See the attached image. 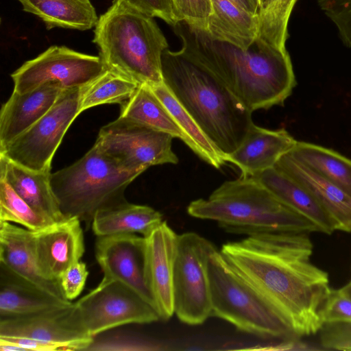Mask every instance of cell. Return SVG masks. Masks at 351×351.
Segmentation results:
<instances>
[{
    "mask_svg": "<svg viewBox=\"0 0 351 351\" xmlns=\"http://www.w3.org/2000/svg\"><path fill=\"white\" fill-rule=\"evenodd\" d=\"M217 249L193 232L178 235L173 268L174 313L183 323L195 326L211 316L208 261Z\"/></svg>",
    "mask_w": 351,
    "mask_h": 351,
    "instance_id": "obj_8",
    "label": "cell"
},
{
    "mask_svg": "<svg viewBox=\"0 0 351 351\" xmlns=\"http://www.w3.org/2000/svg\"><path fill=\"white\" fill-rule=\"evenodd\" d=\"M75 305L84 328L93 337L122 325L160 319L149 303L119 280H101Z\"/></svg>",
    "mask_w": 351,
    "mask_h": 351,
    "instance_id": "obj_11",
    "label": "cell"
},
{
    "mask_svg": "<svg viewBox=\"0 0 351 351\" xmlns=\"http://www.w3.org/2000/svg\"><path fill=\"white\" fill-rule=\"evenodd\" d=\"M296 141L283 128L269 130L253 123L240 145L226 159L240 169L241 176H254L274 167Z\"/></svg>",
    "mask_w": 351,
    "mask_h": 351,
    "instance_id": "obj_18",
    "label": "cell"
},
{
    "mask_svg": "<svg viewBox=\"0 0 351 351\" xmlns=\"http://www.w3.org/2000/svg\"><path fill=\"white\" fill-rule=\"evenodd\" d=\"M163 83L226 156L242 143L253 123L252 112L219 81L180 51L165 50Z\"/></svg>",
    "mask_w": 351,
    "mask_h": 351,
    "instance_id": "obj_3",
    "label": "cell"
},
{
    "mask_svg": "<svg viewBox=\"0 0 351 351\" xmlns=\"http://www.w3.org/2000/svg\"><path fill=\"white\" fill-rule=\"evenodd\" d=\"M130 5L151 17H158L170 25L178 22L175 16L171 0H125Z\"/></svg>",
    "mask_w": 351,
    "mask_h": 351,
    "instance_id": "obj_38",
    "label": "cell"
},
{
    "mask_svg": "<svg viewBox=\"0 0 351 351\" xmlns=\"http://www.w3.org/2000/svg\"><path fill=\"white\" fill-rule=\"evenodd\" d=\"M95 250L103 280L125 283L154 308L145 280L144 237L136 234L97 237Z\"/></svg>",
    "mask_w": 351,
    "mask_h": 351,
    "instance_id": "obj_14",
    "label": "cell"
},
{
    "mask_svg": "<svg viewBox=\"0 0 351 351\" xmlns=\"http://www.w3.org/2000/svg\"><path fill=\"white\" fill-rule=\"evenodd\" d=\"M320 8L336 26L343 44L351 48V0H317Z\"/></svg>",
    "mask_w": 351,
    "mask_h": 351,
    "instance_id": "obj_34",
    "label": "cell"
},
{
    "mask_svg": "<svg viewBox=\"0 0 351 351\" xmlns=\"http://www.w3.org/2000/svg\"><path fill=\"white\" fill-rule=\"evenodd\" d=\"M298 0H268L258 11V38L281 51H287L288 23Z\"/></svg>",
    "mask_w": 351,
    "mask_h": 351,
    "instance_id": "obj_31",
    "label": "cell"
},
{
    "mask_svg": "<svg viewBox=\"0 0 351 351\" xmlns=\"http://www.w3.org/2000/svg\"><path fill=\"white\" fill-rule=\"evenodd\" d=\"M308 234H253L223 244L220 251L298 337L318 332L331 289L328 274L310 261L313 244Z\"/></svg>",
    "mask_w": 351,
    "mask_h": 351,
    "instance_id": "obj_1",
    "label": "cell"
},
{
    "mask_svg": "<svg viewBox=\"0 0 351 351\" xmlns=\"http://www.w3.org/2000/svg\"><path fill=\"white\" fill-rule=\"evenodd\" d=\"M0 221L15 223L33 232L39 231L56 223L33 209L5 180L1 178Z\"/></svg>",
    "mask_w": 351,
    "mask_h": 351,
    "instance_id": "obj_32",
    "label": "cell"
},
{
    "mask_svg": "<svg viewBox=\"0 0 351 351\" xmlns=\"http://www.w3.org/2000/svg\"><path fill=\"white\" fill-rule=\"evenodd\" d=\"M0 336L30 337L86 350L94 337L84 328L75 303L40 313L0 318Z\"/></svg>",
    "mask_w": 351,
    "mask_h": 351,
    "instance_id": "obj_13",
    "label": "cell"
},
{
    "mask_svg": "<svg viewBox=\"0 0 351 351\" xmlns=\"http://www.w3.org/2000/svg\"><path fill=\"white\" fill-rule=\"evenodd\" d=\"M323 322L351 321V298L341 289H330L322 310Z\"/></svg>",
    "mask_w": 351,
    "mask_h": 351,
    "instance_id": "obj_36",
    "label": "cell"
},
{
    "mask_svg": "<svg viewBox=\"0 0 351 351\" xmlns=\"http://www.w3.org/2000/svg\"><path fill=\"white\" fill-rule=\"evenodd\" d=\"M305 187L335 221L337 230L351 232V196L294 158L289 152L274 167Z\"/></svg>",
    "mask_w": 351,
    "mask_h": 351,
    "instance_id": "obj_20",
    "label": "cell"
},
{
    "mask_svg": "<svg viewBox=\"0 0 351 351\" xmlns=\"http://www.w3.org/2000/svg\"><path fill=\"white\" fill-rule=\"evenodd\" d=\"M88 271L84 263L79 261L69 267L60 281L66 299L69 301L80 295L86 281Z\"/></svg>",
    "mask_w": 351,
    "mask_h": 351,
    "instance_id": "obj_37",
    "label": "cell"
},
{
    "mask_svg": "<svg viewBox=\"0 0 351 351\" xmlns=\"http://www.w3.org/2000/svg\"><path fill=\"white\" fill-rule=\"evenodd\" d=\"M281 202L313 222L319 231L331 234L337 225L312 194L302 185L274 167L251 176Z\"/></svg>",
    "mask_w": 351,
    "mask_h": 351,
    "instance_id": "obj_23",
    "label": "cell"
},
{
    "mask_svg": "<svg viewBox=\"0 0 351 351\" xmlns=\"http://www.w3.org/2000/svg\"><path fill=\"white\" fill-rule=\"evenodd\" d=\"M139 175L122 169L95 143L74 163L51 173L50 180L63 214L79 218L87 230L97 213L128 202L125 191Z\"/></svg>",
    "mask_w": 351,
    "mask_h": 351,
    "instance_id": "obj_6",
    "label": "cell"
},
{
    "mask_svg": "<svg viewBox=\"0 0 351 351\" xmlns=\"http://www.w3.org/2000/svg\"><path fill=\"white\" fill-rule=\"evenodd\" d=\"M211 315L267 339H297L285 319L229 264L221 252L208 261Z\"/></svg>",
    "mask_w": 351,
    "mask_h": 351,
    "instance_id": "obj_7",
    "label": "cell"
},
{
    "mask_svg": "<svg viewBox=\"0 0 351 351\" xmlns=\"http://www.w3.org/2000/svg\"><path fill=\"white\" fill-rule=\"evenodd\" d=\"M178 234L165 221L145 237L144 273L147 287L160 319L174 313L173 268Z\"/></svg>",
    "mask_w": 351,
    "mask_h": 351,
    "instance_id": "obj_15",
    "label": "cell"
},
{
    "mask_svg": "<svg viewBox=\"0 0 351 351\" xmlns=\"http://www.w3.org/2000/svg\"><path fill=\"white\" fill-rule=\"evenodd\" d=\"M173 27L182 42L180 53L214 76L252 112L283 105L296 85L287 51L258 38L242 50L185 22Z\"/></svg>",
    "mask_w": 351,
    "mask_h": 351,
    "instance_id": "obj_2",
    "label": "cell"
},
{
    "mask_svg": "<svg viewBox=\"0 0 351 351\" xmlns=\"http://www.w3.org/2000/svg\"><path fill=\"white\" fill-rule=\"evenodd\" d=\"M120 106V117L168 133L187 145L186 135L149 85L140 84L135 93Z\"/></svg>",
    "mask_w": 351,
    "mask_h": 351,
    "instance_id": "obj_27",
    "label": "cell"
},
{
    "mask_svg": "<svg viewBox=\"0 0 351 351\" xmlns=\"http://www.w3.org/2000/svg\"><path fill=\"white\" fill-rule=\"evenodd\" d=\"M289 152L297 160L351 196L350 159L330 149L298 141Z\"/></svg>",
    "mask_w": 351,
    "mask_h": 351,
    "instance_id": "obj_29",
    "label": "cell"
},
{
    "mask_svg": "<svg viewBox=\"0 0 351 351\" xmlns=\"http://www.w3.org/2000/svg\"><path fill=\"white\" fill-rule=\"evenodd\" d=\"M340 289L343 293L351 298V280Z\"/></svg>",
    "mask_w": 351,
    "mask_h": 351,
    "instance_id": "obj_41",
    "label": "cell"
},
{
    "mask_svg": "<svg viewBox=\"0 0 351 351\" xmlns=\"http://www.w3.org/2000/svg\"><path fill=\"white\" fill-rule=\"evenodd\" d=\"M71 303L48 293L0 263V318L34 314Z\"/></svg>",
    "mask_w": 351,
    "mask_h": 351,
    "instance_id": "obj_22",
    "label": "cell"
},
{
    "mask_svg": "<svg viewBox=\"0 0 351 351\" xmlns=\"http://www.w3.org/2000/svg\"><path fill=\"white\" fill-rule=\"evenodd\" d=\"M106 69L99 55L53 45L11 74L13 91L23 93L45 84H56L64 90L82 88Z\"/></svg>",
    "mask_w": 351,
    "mask_h": 351,
    "instance_id": "obj_12",
    "label": "cell"
},
{
    "mask_svg": "<svg viewBox=\"0 0 351 351\" xmlns=\"http://www.w3.org/2000/svg\"><path fill=\"white\" fill-rule=\"evenodd\" d=\"M64 90L56 84H45L23 93L13 91L0 111V148L44 116Z\"/></svg>",
    "mask_w": 351,
    "mask_h": 351,
    "instance_id": "obj_19",
    "label": "cell"
},
{
    "mask_svg": "<svg viewBox=\"0 0 351 351\" xmlns=\"http://www.w3.org/2000/svg\"><path fill=\"white\" fill-rule=\"evenodd\" d=\"M318 332L324 349L351 350V321L324 322Z\"/></svg>",
    "mask_w": 351,
    "mask_h": 351,
    "instance_id": "obj_35",
    "label": "cell"
},
{
    "mask_svg": "<svg viewBox=\"0 0 351 351\" xmlns=\"http://www.w3.org/2000/svg\"><path fill=\"white\" fill-rule=\"evenodd\" d=\"M186 210L190 216L215 221L234 234L319 232L313 222L250 176L224 182L208 198L191 202Z\"/></svg>",
    "mask_w": 351,
    "mask_h": 351,
    "instance_id": "obj_4",
    "label": "cell"
},
{
    "mask_svg": "<svg viewBox=\"0 0 351 351\" xmlns=\"http://www.w3.org/2000/svg\"><path fill=\"white\" fill-rule=\"evenodd\" d=\"M93 41L106 68L140 84L163 82L162 56L167 40L153 17L125 0H113L99 17Z\"/></svg>",
    "mask_w": 351,
    "mask_h": 351,
    "instance_id": "obj_5",
    "label": "cell"
},
{
    "mask_svg": "<svg viewBox=\"0 0 351 351\" xmlns=\"http://www.w3.org/2000/svg\"><path fill=\"white\" fill-rule=\"evenodd\" d=\"M51 170L36 171L0 155V178L5 180L33 209L53 222L67 217L63 214L51 184Z\"/></svg>",
    "mask_w": 351,
    "mask_h": 351,
    "instance_id": "obj_21",
    "label": "cell"
},
{
    "mask_svg": "<svg viewBox=\"0 0 351 351\" xmlns=\"http://www.w3.org/2000/svg\"><path fill=\"white\" fill-rule=\"evenodd\" d=\"M173 10L178 22L206 30L212 12L211 0H171Z\"/></svg>",
    "mask_w": 351,
    "mask_h": 351,
    "instance_id": "obj_33",
    "label": "cell"
},
{
    "mask_svg": "<svg viewBox=\"0 0 351 351\" xmlns=\"http://www.w3.org/2000/svg\"><path fill=\"white\" fill-rule=\"evenodd\" d=\"M238 6L252 14H258V0H230Z\"/></svg>",
    "mask_w": 351,
    "mask_h": 351,
    "instance_id": "obj_40",
    "label": "cell"
},
{
    "mask_svg": "<svg viewBox=\"0 0 351 351\" xmlns=\"http://www.w3.org/2000/svg\"><path fill=\"white\" fill-rule=\"evenodd\" d=\"M173 137L122 117L103 126L95 143L127 171L141 174L149 167L177 164Z\"/></svg>",
    "mask_w": 351,
    "mask_h": 351,
    "instance_id": "obj_10",
    "label": "cell"
},
{
    "mask_svg": "<svg viewBox=\"0 0 351 351\" xmlns=\"http://www.w3.org/2000/svg\"><path fill=\"white\" fill-rule=\"evenodd\" d=\"M162 221V215L152 207L128 202L97 213L91 228L97 237L138 233L146 237Z\"/></svg>",
    "mask_w": 351,
    "mask_h": 351,
    "instance_id": "obj_25",
    "label": "cell"
},
{
    "mask_svg": "<svg viewBox=\"0 0 351 351\" xmlns=\"http://www.w3.org/2000/svg\"><path fill=\"white\" fill-rule=\"evenodd\" d=\"M0 340L14 343L26 351H56L69 350L68 348L61 343L41 341L30 337L0 336Z\"/></svg>",
    "mask_w": 351,
    "mask_h": 351,
    "instance_id": "obj_39",
    "label": "cell"
},
{
    "mask_svg": "<svg viewBox=\"0 0 351 351\" xmlns=\"http://www.w3.org/2000/svg\"><path fill=\"white\" fill-rule=\"evenodd\" d=\"M0 263L56 297L69 301L60 282L49 280L42 274L36 256L33 231L0 221Z\"/></svg>",
    "mask_w": 351,
    "mask_h": 351,
    "instance_id": "obj_17",
    "label": "cell"
},
{
    "mask_svg": "<svg viewBox=\"0 0 351 351\" xmlns=\"http://www.w3.org/2000/svg\"><path fill=\"white\" fill-rule=\"evenodd\" d=\"M81 89L64 90L44 116L0 148V155L30 169L51 170L52 159L64 136L80 114Z\"/></svg>",
    "mask_w": 351,
    "mask_h": 351,
    "instance_id": "obj_9",
    "label": "cell"
},
{
    "mask_svg": "<svg viewBox=\"0 0 351 351\" xmlns=\"http://www.w3.org/2000/svg\"><path fill=\"white\" fill-rule=\"evenodd\" d=\"M23 10L38 16L47 29L54 27L84 31L99 20L90 0H18Z\"/></svg>",
    "mask_w": 351,
    "mask_h": 351,
    "instance_id": "obj_26",
    "label": "cell"
},
{
    "mask_svg": "<svg viewBox=\"0 0 351 351\" xmlns=\"http://www.w3.org/2000/svg\"><path fill=\"white\" fill-rule=\"evenodd\" d=\"M81 222L77 217H71L33 232L38 266L47 278L60 281L62 274L83 256L85 247Z\"/></svg>",
    "mask_w": 351,
    "mask_h": 351,
    "instance_id": "obj_16",
    "label": "cell"
},
{
    "mask_svg": "<svg viewBox=\"0 0 351 351\" xmlns=\"http://www.w3.org/2000/svg\"><path fill=\"white\" fill-rule=\"evenodd\" d=\"M165 106L187 138V146L204 161L216 169L226 162V156L207 137L196 121L180 105L166 85L162 82L150 86Z\"/></svg>",
    "mask_w": 351,
    "mask_h": 351,
    "instance_id": "obj_28",
    "label": "cell"
},
{
    "mask_svg": "<svg viewBox=\"0 0 351 351\" xmlns=\"http://www.w3.org/2000/svg\"><path fill=\"white\" fill-rule=\"evenodd\" d=\"M267 1L268 0H258L259 10L262 9Z\"/></svg>",
    "mask_w": 351,
    "mask_h": 351,
    "instance_id": "obj_42",
    "label": "cell"
},
{
    "mask_svg": "<svg viewBox=\"0 0 351 351\" xmlns=\"http://www.w3.org/2000/svg\"><path fill=\"white\" fill-rule=\"evenodd\" d=\"M206 32L214 39L248 49L259 33L258 14H252L230 0H211Z\"/></svg>",
    "mask_w": 351,
    "mask_h": 351,
    "instance_id": "obj_24",
    "label": "cell"
},
{
    "mask_svg": "<svg viewBox=\"0 0 351 351\" xmlns=\"http://www.w3.org/2000/svg\"><path fill=\"white\" fill-rule=\"evenodd\" d=\"M140 84L133 79L106 68L81 89L80 113L97 106L121 104L136 90Z\"/></svg>",
    "mask_w": 351,
    "mask_h": 351,
    "instance_id": "obj_30",
    "label": "cell"
}]
</instances>
